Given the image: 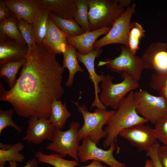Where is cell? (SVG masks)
Returning <instances> with one entry per match:
<instances>
[{"instance_id": "1", "label": "cell", "mask_w": 167, "mask_h": 167, "mask_svg": "<svg viewBox=\"0 0 167 167\" xmlns=\"http://www.w3.org/2000/svg\"><path fill=\"white\" fill-rule=\"evenodd\" d=\"M56 55L42 43H35L28 50L13 87L6 90L0 81V101L10 103L19 116L49 119L53 102L64 92L62 85L64 69Z\"/></svg>"}, {"instance_id": "2", "label": "cell", "mask_w": 167, "mask_h": 167, "mask_svg": "<svg viewBox=\"0 0 167 167\" xmlns=\"http://www.w3.org/2000/svg\"><path fill=\"white\" fill-rule=\"evenodd\" d=\"M134 93L131 91L122 100L118 109L106 123L104 130L107 134L103 143L104 148L116 140L122 130L148 122L137 113Z\"/></svg>"}, {"instance_id": "3", "label": "cell", "mask_w": 167, "mask_h": 167, "mask_svg": "<svg viewBox=\"0 0 167 167\" xmlns=\"http://www.w3.org/2000/svg\"><path fill=\"white\" fill-rule=\"evenodd\" d=\"M74 103L77 106L78 112L82 115L84 122L78 132L79 141L89 138L98 145L100 140L106 137L107 134L103 126L115 113L116 110L108 111L96 108L94 112H89L85 105H79L77 102Z\"/></svg>"}, {"instance_id": "4", "label": "cell", "mask_w": 167, "mask_h": 167, "mask_svg": "<svg viewBox=\"0 0 167 167\" xmlns=\"http://www.w3.org/2000/svg\"><path fill=\"white\" fill-rule=\"evenodd\" d=\"M89 5L90 31L111 28L125 9L118 0H86Z\"/></svg>"}, {"instance_id": "5", "label": "cell", "mask_w": 167, "mask_h": 167, "mask_svg": "<svg viewBox=\"0 0 167 167\" xmlns=\"http://www.w3.org/2000/svg\"><path fill=\"white\" fill-rule=\"evenodd\" d=\"M121 75L123 80L119 83L114 84L112 82L113 77L109 75L105 76L101 82L99 99L106 107H109L117 110L125 96L139 87L138 81L128 74L124 72Z\"/></svg>"}, {"instance_id": "6", "label": "cell", "mask_w": 167, "mask_h": 167, "mask_svg": "<svg viewBox=\"0 0 167 167\" xmlns=\"http://www.w3.org/2000/svg\"><path fill=\"white\" fill-rule=\"evenodd\" d=\"M80 127L79 122L73 121L70 123L69 129L66 131L55 128L51 142L47 145L46 149L58 153L63 158L68 155L78 162L79 141L78 132Z\"/></svg>"}, {"instance_id": "7", "label": "cell", "mask_w": 167, "mask_h": 167, "mask_svg": "<svg viewBox=\"0 0 167 167\" xmlns=\"http://www.w3.org/2000/svg\"><path fill=\"white\" fill-rule=\"evenodd\" d=\"M135 7L136 4L134 3L126 8L113 24L108 32L95 42L93 45V49H101L105 46L114 44H122L128 47L131 20L135 12Z\"/></svg>"}, {"instance_id": "8", "label": "cell", "mask_w": 167, "mask_h": 167, "mask_svg": "<svg viewBox=\"0 0 167 167\" xmlns=\"http://www.w3.org/2000/svg\"><path fill=\"white\" fill-rule=\"evenodd\" d=\"M134 93L137 113L148 122L155 124L167 115V101L162 97L152 95L146 90Z\"/></svg>"}, {"instance_id": "9", "label": "cell", "mask_w": 167, "mask_h": 167, "mask_svg": "<svg viewBox=\"0 0 167 167\" xmlns=\"http://www.w3.org/2000/svg\"><path fill=\"white\" fill-rule=\"evenodd\" d=\"M104 65L113 72L126 73L138 81L140 79L144 69L141 58L132 54L128 47L124 45L121 47V53L118 57L100 61L97 66Z\"/></svg>"}, {"instance_id": "10", "label": "cell", "mask_w": 167, "mask_h": 167, "mask_svg": "<svg viewBox=\"0 0 167 167\" xmlns=\"http://www.w3.org/2000/svg\"><path fill=\"white\" fill-rule=\"evenodd\" d=\"M116 148L114 142L109 146V148L105 150L97 147L96 144L88 137L83 139L78 151L79 161L84 163L88 161L96 160L103 162L110 167H126L125 163L116 160L113 153Z\"/></svg>"}, {"instance_id": "11", "label": "cell", "mask_w": 167, "mask_h": 167, "mask_svg": "<svg viewBox=\"0 0 167 167\" xmlns=\"http://www.w3.org/2000/svg\"><path fill=\"white\" fill-rule=\"evenodd\" d=\"M118 135L127 140L139 151L147 152L157 142L154 128L144 124L124 129Z\"/></svg>"}, {"instance_id": "12", "label": "cell", "mask_w": 167, "mask_h": 167, "mask_svg": "<svg viewBox=\"0 0 167 167\" xmlns=\"http://www.w3.org/2000/svg\"><path fill=\"white\" fill-rule=\"evenodd\" d=\"M55 128L49 119L30 117L28 119L26 135L22 140L34 144L46 140L51 141Z\"/></svg>"}, {"instance_id": "13", "label": "cell", "mask_w": 167, "mask_h": 167, "mask_svg": "<svg viewBox=\"0 0 167 167\" xmlns=\"http://www.w3.org/2000/svg\"><path fill=\"white\" fill-rule=\"evenodd\" d=\"M141 58L144 69L156 72L167 71V43L156 42L152 43Z\"/></svg>"}, {"instance_id": "14", "label": "cell", "mask_w": 167, "mask_h": 167, "mask_svg": "<svg viewBox=\"0 0 167 167\" xmlns=\"http://www.w3.org/2000/svg\"><path fill=\"white\" fill-rule=\"evenodd\" d=\"M103 52L101 49H94L91 53L85 55L82 54L78 52V59L87 69L89 75V79L93 83L94 88L95 98L91 104L92 107L106 109V107L101 102L98 94L101 92L99 83L101 82L105 76L103 75H98L95 69L94 62L96 58H98Z\"/></svg>"}, {"instance_id": "15", "label": "cell", "mask_w": 167, "mask_h": 167, "mask_svg": "<svg viewBox=\"0 0 167 167\" xmlns=\"http://www.w3.org/2000/svg\"><path fill=\"white\" fill-rule=\"evenodd\" d=\"M28 51L27 45L0 33V64L8 61L25 58Z\"/></svg>"}, {"instance_id": "16", "label": "cell", "mask_w": 167, "mask_h": 167, "mask_svg": "<svg viewBox=\"0 0 167 167\" xmlns=\"http://www.w3.org/2000/svg\"><path fill=\"white\" fill-rule=\"evenodd\" d=\"M6 3L18 21L32 24L40 9L37 0H6Z\"/></svg>"}, {"instance_id": "17", "label": "cell", "mask_w": 167, "mask_h": 167, "mask_svg": "<svg viewBox=\"0 0 167 167\" xmlns=\"http://www.w3.org/2000/svg\"><path fill=\"white\" fill-rule=\"evenodd\" d=\"M111 28H104L92 31L85 32L79 35L67 36V43L74 46L79 53L88 54L93 51V45L101 36L106 34Z\"/></svg>"}, {"instance_id": "18", "label": "cell", "mask_w": 167, "mask_h": 167, "mask_svg": "<svg viewBox=\"0 0 167 167\" xmlns=\"http://www.w3.org/2000/svg\"><path fill=\"white\" fill-rule=\"evenodd\" d=\"M67 36L49 16L47 32L43 44L52 53L60 54L63 52L67 45Z\"/></svg>"}, {"instance_id": "19", "label": "cell", "mask_w": 167, "mask_h": 167, "mask_svg": "<svg viewBox=\"0 0 167 167\" xmlns=\"http://www.w3.org/2000/svg\"><path fill=\"white\" fill-rule=\"evenodd\" d=\"M40 8L49 9L62 18L74 19L77 10L75 0H37Z\"/></svg>"}, {"instance_id": "20", "label": "cell", "mask_w": 167, "mask_h": 167, "mask_svg": "<svg viewBox=\"0 0 167 167\" xmlns=\"http://www.w3.org/2000/svg\"><path fill=\"white\" fill-rule=\"evenodd\" d=\"M24 146L21 142L11 145L0 142V167H4L6 162H9L11 167H16V162H21L25 159L24 155L20 153Z\"/></svg>"}, {"instance_id": "21", "label": "cell", "mask_w": 167, "mask_h": 167, "mask_svg": "<svg viewBox=\"0 0 167 167\" xmlns=\"http://www.w3.org/2000/svg\"><path fill=\"white\" fill-rule=\"evenodd\" d=\"M63 56L62 67L69 71V76L65 83V86L71 87L73 83L74 77L78 72H83L84 70L79 66L78 59V52L73 46L67 45L62 53Z\"/></svg>"}, {"instance_id": "22", "label": "cell", "mask_w": 167, "mask_h": 167, "mask_svg": "<svg viewBox=\"0 0 167 167\" xmlns=\"http://www.w3.org/2000/svg\"><path fill=\"white\" fill-rule=\"evenodd\" d=\"M71 116V113L67 109L66 103L63 104L59 100L53 101L49 119L55 128L62 129Z\"/></svg>"}, {"instance_id": "23", "label": "cell", "mask_w": 167, "mask_h": 167, "mask_svg": "<svg viewBox=\"0 0 167 167\" xmlns=\"http://www.w3.org/2000/svg\"><path fill=\"white\" fill-rule=\"evenodd\" d=\"M25 62V58L6 62L0 64V77L3 79L10 89L15 84L18 71Z\"/></svg>"}, {"instance_id": "24", "label": "cell", "mask_w": 167, "mask_h": 167, "mask_svg": "<svg viewBox=\"0 0 167 167\" xmlns=\"http://www.w3.org/2000/svg\"><path fill=\"white\" fill-rule=\"evenodd\" d=\"M51 12L49 9L41 8L33 22L32 28L36 43L42 42L46 33L48 20Z\"/></svg>"}, {"instance_id": "25", "label": "cell", "mask_w": 167, "mask_h": 167, "mask_svg": "<svg viewBox=\"0 0 167 167\" xmlns=\"http://www.w3.org/2000/svg\"><path fill=\"white\" fill-rule=\"evenodd\" d=\"M49 17L67 36H76L85 32L74 19L61 18L51 12Z\"/></svg>"}, {"instance_id": "26", "label": "cell", "mask_w": 167, "mask_h": 167, "mask_svg": "<svg viewBox=\"0 0 167 167\" xmlns=\"http://www.w3.org/2000/svg\"><path fill=\"white\" fill-rule=\"evenodd\" d=\"M35 157L39 162L48 164L54 167H75L79 164L76 161L65 159L57 153L47 155L38 151L35 153Z\"/></svg>"}, {"instance_id": "27", "label": "cell", "mask_w": 167, "mask_h": 167, "mask_svg": "<svg viewBox=\"0 0 167 167\" xmlns=\"http://www.w3.org/2000/svg\"><path fill=\"white\" fill-rule=\"evenodd\" d=\"M18 20L13 15L0 21V33L23 44H27L18 28Z\"/></svg>"}, {"instance_id": "28", "label": "cell", "mask_w": 167, "mask_h": 167, "mask_svg": "<svg viewBox=\"0 0 167 167\" xmlns=\"http://www.w3.org/2000/svg\"><path fill=\"white\" fill-rule=\"evenodd\" d=\"M145 30L141 25L137 22H131L129 33L128 47L133 55L139 48L141 39L145 36Z\"/></svg>"}, {"instance_id": "29", "label": "cell", "mask_w": 167, "mask_h": 167, "mask_svg": "<svg viewBox=\"0 0 167 167\" xmlns=\"http://www.w3.org/2000/svg\"><path fill=\"white\" fill-rule=\"evenodd\" d=\"M77 10L74 19L85 32L90 31L89 5L86 0H75Z\"/></svg>"}, {"instance_id": "30", "label": "cell", "mask_w": 167, "mask_h": 167, "mask_svg": "<svg viewBox=\"0 0 167 167\" xmlns=\"http://www.w3.org/2000/svg\"><path fill=\"white\" fill-rule=\"evenodd\" d=\"M18 28L23 38L26 42L28 50L31 48L35 43L32 24H30L24 20L18 21Z\"/></svg>"}, {"instance_id": "31", "label": "cell", "mask_w": 167, "mask_h": 167, "mask_svg": "<svg viewBox=\"0 0 167 167\" xmlns=\"http://www.w3.org/2000/svg\"><path fill=\"white\" fill-rule=\"evenodd\" d=\"M15 111L13 109L5 110L0 109V135L3 130L10 126L14 128L18 134L20 133L22 128L15 123L12 119V116Z\"/></svg>"}, {"instance_id": "32", "label": "cell", "mask_w": 167, "mask_h": 167, "mask_svg": "<svg viewBox=\"0 0 167 167\" xmlns=\"http://www.w3.org/2000/svg\"><path fill=\"white\" fill-rule=\"evenodd\" d=\"M149 86L152 89L159 92L167 89V71L156 72L153 74Z\"/></svg>"}, {"instance_id": "33", "label": "cell", "mask_w": 167, "mask_h": 167, "mask_svg": "<svg viewBox=\"0 0 167 167\" xmlns=\"http://www.w3.org/2000/svg\"><path fill=\"white\" fill-rule=\"evenodd\" d=\"M154 130L157 140L167 145V115L155 124Z\"/></svg>"}, {"instance_id": "34", "label": "cell", "mask_w": 167, "mask_h": 167, "mask_svg": "<svg viewBox=\"0 0 167 167\" xmlns=\"http://www.w3.org/2000/svg\"><path fill=\"white\" fill-rule=\"evenodd\" d=\"M160 146L157 142L147 152L146 155L152 160L153 167H163L158 156V150Z\"/></svg>"}, {"instance_id": "35", "label": "cell", "mask_w": 167, "mask_h": 167, "mask_svg": "<svg viewBox=\"0 0 167 167\" xmlns=\"http://www.w3.org/2000/svg\"><path fill=\"white\" fill-rule=\"evenodd\" d=\"M157 153L159 161L163 167H167V145H160Z\"/></svg>"}, {"instance_id": "36", "label": "cell", "mask_w": 167, "mask_h": 167, "mask_svg": "<svg viewBox=\"0 0 167 167\" xmlns=\"http://www.w3.org/2000/svg\"><path fill=\"white\" fill-rule=\"evenodd\" d=\"M13 15L7 6L5 0L0 1V21L11 16Z\"/></svg>"}, {"instance_id": "37", "label": "cell", "mask_w": 167, "mask_h": 167, "mask_svg": "<svg viewBox=\"0 0 167 167\" xmlns=\"http://www.w3.org/2000/svg\"><path fill=\"white\" fill-rule=\"evenodd\" d=\"M39 163L37 159L35 157L28 161L23 167H41L39 165Z\"/></svg>"}, {"instance_id": "38", "label": "cell", "mask_w": 167, "mask_h": 167, "mask_svg": "<svg viewBox=\"0 0 167 167\" xmlns=\"http://www.w3.org/2000/svg\"><path fill=\"white\" fill-rule=\"evenodd\" d=\"M79 167H106L103 165L102 162L96 160H93L92 162L89 164L85 166H80Z\"/></svg>"}, {"instance_id": "39", "label": "cell", "mask_w": 167, "mask_h": 167, "mask_svg": "<svg viewBox=\"0 0 167 167\" xmlns=\"http://www.w3.org/2000/svg\"><path fill=\"white\" fill-rule=\"evenodd\" d=\"M118 1L120 4L124 8L125 7L127 8L130 6L131 2V0H118Z\"/></svg>"}, {"instance_id": "40", "label": "cell", "mask_w": 167, "mask_h": 167, "mask_svg": "<svg viewBox=\"0 0 167 167\" xmlns=\"http://www.w3.org/2000/svg\"><path fill=\"white\" fill-rule=\"evenodd\" d=\"M159 92L160 96L163 97L167 101V89L161 90Z\"/></svg>"}, {"instance_id": "41", "label": "cell", "mask_w": 167, "mask_h": 167, "mask_svg": "<svg viewBox=\"0 0 167 167\" xmlns=\"http://www.w3.org/2000/svg\"><path fill=\"white\" fill-rule=\"evenodd\" d=\"M144 167H153L152 160L150 159L147 160L145 161Z\"/></svg>"}]
</instances>
